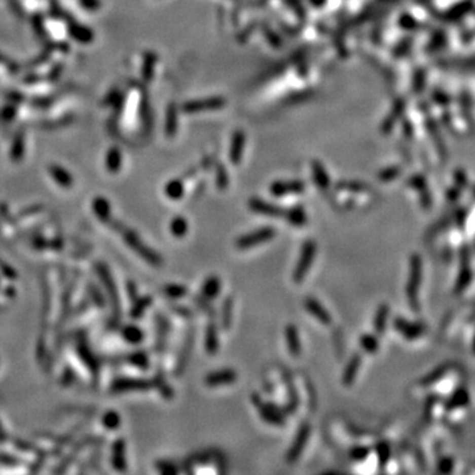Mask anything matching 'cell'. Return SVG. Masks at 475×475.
<instances>
[{
	"mask_svg": "<svg viewBox=\"0 0 475 475\" xmlns=\"http://www.w3.org/2000/svg\"><path fill=\"white\" fill-rule=\"evenodd\" d=\"M153 387V382L147 379L119 378L113 383L114 392H128V391H148Z\"/></svg>",
	"mask_w": 475,
	"mask_h": 475,
	"instance_id": "cell-6",
	"label": "cell"
},
{
	"mask_svg": "<svg viewBox=\"0 0 475 475\" xmlns=\"http://www.w3.org/2000/svg\"><path fill=\"white\" fill-rule=\"evenodd\" d=\"M205 349L207 354L215 355L220 350V339H218V327L214 321L207 323L206 333H205Z\"/></svg>",
	"mask_w": 475,
	"mask_h": 475,
	"instance_id": "cell-16",
	"label": "cell"
},
{
	"mask_svg": "<svg viewBox=\"0 0 475 475\" xmlns=\"http://www.w3.org/2000/svg\"><path fill=\"white\" fill-rule=\"evenodd\" d=\"M165 196L170 200H179L184 196V184L179 179H172L165 185Z\"/></svg>",
	"mask_w": 475,
	"mask_h": 475,
	"instance_id": "cell-29",
	"label": "cell"
},
{
	"mask_svg": "<svg viewBox=\"0 0 475 475\" xmlns=\"http://www.w3.org/2000/svg\"><path fill=\"white\" fill-rule=\"evenodd\" d=\"M111 463L113 467L118 471H126L127 459H126V444L122 439H118L113 444V454H111Z\"/></svg>",
	"mask_w": 475,
	"mask_h": 475,
	"instance_id": "cell-14",
	"label": "cell"
},
{
	"mask_svg": "<svg viewBox=\"0 0 475 475\" xmlns=\"http://www.w3.org/2000/svg\"><path fill=\"white\" fill-rule=\"evenodd\" d=\"M156 468L163 475H176L178 472V467L170 461H159L156 463Z\"/></svg>",
	"mask_w": 475,
	"mask_h": 475,
	"instance_id": "cell-39",
	"label": "cell"
},
{
	"mask_svg": "<svg viewBox=\"0 0 475 475\" xmlns=\"http://www.w3.org/2000/svg\"><path fill=\"white\" fill-rule=\"evenodd\" d=\"M313 178L321 189H326L330 184L329 174L319 163H313Z\"/></svg>",
	"mask_w": 475,
	"mask_h": 475,
	"instance_id": "cell-28",
	"label": "cell"
},
{
	"mask_svg": "<svg viewBox=\"0 0 475 475\" xmlns=\"http://www.w3.org/2000/svg\"><path fill=\"white\" fill-rule=\"evenodd\" d=\"M99 273H100V279H102V281H103L106 289L108 290V293H110L111 301H113V305H114V310H117L118 316H119V313H120L119 297H118L117 286L114 285L113 277H111L110 272H108V269H107L106 267H100Z\"/></svg>",
	"mask_w": 475,
	"mask_h": 475,
	"instance_id": "cell-19",
	"label": "cell"
},
{
	"mask_svg": "<svg viewBox=\"0 0 475 475\" xmlns=\"http://www.w3.org/2000/svg\"><path fill=\"white\" fill-rule=\"evenodd\" d=\"M102 424L108 430H117L120 426V416L115 411H108L102 417Z\"/></svg>",
	"mask_w": 475,
	"mask_h": 475,
	"instance_id": "cell-34",
	"label": "cell"
},
{
	"mask_svg": "<svg viewBox=\"0 0 475 475\" xmlns=\"http://www.w3.org/2000/svg\"><path fill=\"white\" fill-rule=\"evenodd\" d=\"M123 238L124 242H126L141 259L150 263L151 266L160 267L163 264V258L160 256V253L156 252V251L151 248V247L145 246L143 240L139 238V235H137L136 233H133L132 230H124Z\"/></svg>",
	"mask_w": 475,
	"mask_h": 475,
	"instance_id": "cell-1",
	"label": "cell"
},
{
	"mask_svg": "<svg viewBox=\"0 0 475 475\" xmlns=\"http://www.w3.org/2000/svg\"><path fill=\"white\" fill-rule=\"evenodd\" d=\"M389 309L386 304H383L378 308V312L375 314V319H374V326H375V332L378 334H383L386 332L387 326V318H388Z\"/></svg>",
	"mask_w": 475,
	"mask_h": 475,
	"instance_id": "cell-25",
	"label": "cell"
},
{
	"mask_svg": "<svg viewBox=\"0 0 475 475\" xmlns=\"http://www.w3.org/2000/svg\"><path fill=\"white\" fill-rule=\"evenodd\" d=\"M225 104V100L221 98H209V99H201V100H193V102H188L184 106V110L188 113H197V111H206V110H215V108H221Z\"/></svg>",
	"mask_w": 475,
	"mask_h": 475,
	"instance_id": "cell-15",
	"label": "cell"
},
{
	"mask_svg": "<svg viewBox=\"0 0 475 475\" xmlns=\"http://www.w3.org/2000/svg\"><path fill=\"white\" fill-rule=\"evenodd\" d=\"M229 184V177H227V173L225 170V168H220L218 172H216V185L220 189H225Z\"/></svg>",
	"mask_w": 475,
	"mask_h": 475,
	"instance_id": "cell-41",
	"label": "cell"
},
{
	"mask_svg": "<svg viewBox=\"0 0 475 475\" xmlns=\"http://www.w3.org/2000/svg\"><path fill=\"white\" fill-rule=\"evenodd\" d=\"M170 322L161 313L156 314V351L163 352L166 346V337L169 334Z\"/></svg>",
	"mask_w": 475,
	"mask_h": 475,
	"instance_id": "cell-13",
	"label": "cell"
},
{
	"mask_svg": "<svg viewBox=\"0 0 475 475\" xmlns=\"http://www.w3.org/2000/svg\"><path fill=\"white\" fill-rule=\"evenodd\" d=\"M244 145V135L242 133H236L235 140H234V144L231 148V152H230V160H231V163L238 164L240 161V156H242V147Z\"/></svg>",
	"mask_w": 475,
	"mask_h": 475,
	"instance_id": "cell-33",
	"label": "cell"
},
{
	"mask_svg": "<svg viewBox=\"0 0 475 475\" xmlns=\"http://www.w3.org/2000/svg\"><path fill=\"white\" fill-rule=\"evenodd\" d=\"M249 209L252 210L253 213L260 214V215H266V216H272V218H280V216L285 215V209H282V207L277 206V205H273L271 202H267V201L259 200V198H251L248 202Z\"/></svg>",
	"mask_w": 475,
	"mask_h": 475,
	"instance_id": "cell-7",
	"label": "cell"
},
{
	"mask_svg": "<svg viewBox=\"0 0 475 475\" xmlns=\"http://www.w3.org/2000/svg\"><path fill=\"white\" fill-rule=\"evenodd\" d=\"M238 375L236 372L231 369H225L220 370V371L210 372L209 375L205 378V384L207 387H220V386H227V384H233L236 380Z\"/></svg>",
	"mask_w": 475,
	"mask_h": 475,
	"instance_id": "cell-9",
	"label": "cell"
},
{
	"mask_svg": "<svg viewBox=\"0 0 475 475\" xmlns=\"http://www.w3.org/2000/svg\"><path fill=\"white\" fill-rule=\"evenodd\" d=\"M285 339L288 351L292 356H299L301 354V341H300V334L297 330V326L288 325L285 327Z\"/></svg>",
	"mask_w": 475,
	"mask_h": 475,
	"instance_id": "cell-17",
	"label": "cell"
},
{
	"mask_svg": "<svg viewBox=\"0 0 475 475\" xmlns=\"http://www.w3.org/2000/svg\"><path fill=\"white\" fill-rule=\"evenodd\" d=\"M252 403L256 406L259 415L267 424L273 426H284L286 424V413L285 411L280 409L279 407L264 403L258 395L252 396Z\"/></svg>",
	"mask_w": 475,
	"mask_h": 475,
	"instance_id": "cell-3",
	"label": "cell"
},
{
	"mask_svg": "<svg viewBox=\"0 0 475 475\" xmlns=\"http://www.w3.org/2000/svg\"><path fill=\"white\" fill-rule=\"evenodd\" d=\"M369 453L370 450L367 446H354V448H351V450H350V458L355 462H362L369 457Z\"/></svg>",
	"mask_w": 475,
	"mask_h": 475,
	"instance_id": "cell-38",
	"label": "cell"
},
{
	"mask_svg": "<svg viewBox=\"0 0 475 475\" xmlns=\"http://www.w3.org/2000/svg\"><path fill=\"white\" fill-rule=\"evenodd\" d=\"M194 301H196L197 305L200 306V308L203 310V312H206L207 314H210V316H214V314H215V310L213 309V306H210L209 300H207V299L200 296V297H196V299H194Z\"/></svg>",
	"mask_w": 475,
	"mask_h": 475,
	"instance_id": "cell-40",
	"label": "cell"
},
{
	"mask_svg": "<svg viewBox=\"0 0 475 475\" xmlns=\"http://www.w3.org/2000/svg\"><path fill=\"white\" fill-rule=\"evenodd\" d=\"M305 309L312 314L317 321L322 323V325H330L332 323V316L330 313L322 306V304L319 303L318 300L313 299V297H308L304 303Z\"/></svg>",
	"mask_w": 475,
	"mask_h": 475,
	"instance_id": "cell-12",
	"label": "cell"
},
{
	"mask_svg": "<svg viewBox=\"0 0 475 475\" xmlns=\"http://www.w3.org/2000/svg\"><path fill=\"white\" fill-rule=\"evenodd\" d=\"M309 437H310V425L308 424V422H304L303 425L299 428V430H297L296 437H295L292 445H290L289 450H288V454H286V461L289 462V463H293V462H296L297 459L301 457L306 444H308V441H309Z\"/></svg>",
	"mask_w": 475,
	"mask_h": 475,
	"instance_id": "cell-5",
	"label": "cell"
},
{
	"mask_svg": "<svg viewBox=\"0 0 475 475\" xmlns=\"http://www.w3.org/2000/svg\"><path fill=\"white\" fill-rule=\"evenodd\" d=\"M284 218H286L288 223L295 227H303L306 225L308 216L303 206H293L285 211Z\"/></svg>",
	"mask_w": 475,
	"mask_h": 475,
	"instance_id": "cell-21",
	"label": "cell"
},
{
	"mask_svg": "<svg viewBox=\"0 0 475 475\" xmlns=\"http://www.w3.org/2000/svg\"><path fill=\"white\" fill-rule=\"evenodd\" d=\"M276 235V230L271 226H264L260 227V229L255 230V231H251V233L246 234V235H242L240 238H238L235 242L236 248L239 249H248L252 248V247L259 246V244H263V243L268 242Z\"/></svg>",
	"mask_w": 475,
	"mask_h": 475,
	"instance_id": "cell-4",
	"label": "cell"
},
{
	"mask_svg": "<svg viewBox=\"0 0 475 475\" xmlns=\"http://www.w3.org/2000/svg\"><path fill=\"white\" fill-rule=\"evenodd\" d=\"M474 351H475V345H474Z\"/></svg>",
	"mask_w": 475,
	"mask_h": 475,
	"instance_id": "cell-44",
	"label": "cell"
},
{
	"mask_svg": "<svg viewBox=\"0 0 475 475\" xmlns=\"http://www.w3.org/2000/svg\"><path fill=\"white\" fill-rule=\"evenodd\" d=\"M233 310H234V299L226 297L223 300L222 308H221V326L223 330H229L233 323Z\"/></svg>",
	"mask_w": 475,
	"mask_h": 475,
	"instance_id": "cell-22",
	"label": "cell"
},
{
	"mask_svg": "<svg viewBox=\"0 0 475 475\" xmlns=\"http://www.w3.org/2000/svg\"><path fill=\"white\" fill-rule=\"evenodd\" d=\"M151 304H152V297L151 296L137 297L133 301V306L132 309H131V317L132 318H140L144 314V312L150 308Z\"/></svg>",
	"mask_w": 475,
	"mask_h": 475,
	"instance_id": "cell-27",
	"label": "cell"
},
{
	"mask_svg": "<svg viewBox=\"0 0 475 475\" xmlns=\"http://www.w3.org/2000/svg\"><path fill=\"white\" fill-rule=\"evenodd\" d=\"M221 289H222V282H221L220 277H216V276H210L205 280V282L202 284V289H201V293H202V297L207 299L209 301L211 300L216 299V297L220 296Z\"/></svg>",
	"mask_w": 475,
	"mask_h": 475,
	"instance_id": "cell-20",
	"label": "cell"
},
{
	"mask_svg": "<svg viewBox=\"0 0 475 475\" xmlns=\"http://www.w3.org/2000/svg\"><path fill=\"white\" fill-rule=\"evenodd\" d=\"M94 213L97 214L98 218L103 222H108L110 220V205L104 198H98L94 202Z\"/></svg>",
	"mask_w": 475,
	"mask_h": 475,
	"instance_id": "cell-32",
	"label": "cell"
},
{
	"mask_svg": "<svg viewBox=\"0 0 475 475\" xmlns=\"http://www.w3.org/2000/svg\"><path fill=\"white\" fill-rule=\"evenodd\" d=\"M122 337L126 342L131 345H139L144 341V333L136 325H127L122 330Z\"/></svg>",
	"mask_w": 475,
	"mask_h": 475,
	"instance_id": "cell-24",
	"label": "cell"
},
{
	"mask_svg": "<svg viewBox=\"0 0 475 475\" xmlns=\"http://www.w3.org/2000/svg\"><path fill=\"white\" fill-rule=\"evenodd\" d=\"M304 189H305V184L303 181H276L269 188L271 194L275 197L303 193Z\"/></svg>",
	"mask_w": 475,
	"mask_h": 475,
	"instance_id": "cell-8",
	"label": "cell"
},
{
	"mask_svg": "<svg viewBox=\"0 0 475 475\" xmlns=\"http://www.w3.org/2000/svg\"><path fill=\"white\" fill-rule=\"evenodd\" d=\"M127 290H128V295H130L131 300H132V303H133V301L137 299V288H136V285H135L133 282H128V285H127Z\"/></svg>",
	"mask_w": 475,
	"mask_h": 475,
	"instance_id": "cell-43",
	"label": "cell"
},
{
	"mask_svg": "<svg viewBox=\"0 0 475 475\" xmlns=\"http://www.w3.org/2000/svg\"><path fill=\"white\" fill-rule=\"evenodd\" d=\"M127 359H128V362H130L131 364H133L135 367H137V369L147 370L150 367V358L147 355V352L141 351V350L131 352Z\"/></svg>",
	"mask_w": 475,
	"mask_h": 475,
	"instance_id": "cell-31",
	"label": "cell"
},
{
	"mask_svg": "<svg viewBox=\"0 0 475 475\" xmlns=\"http://www.w3.org/2000/svg\"><path fill=\"white\" fill-rule=\"evenodd\" d=\"M155 384L159 387L160 393H161L165 399H172L174 392H173L172 387H170L168 383H165L163 375H157L156 378H155V380H153V386H155Z\"/></svg>",
	"mask_w": 475,
	"mask_h": 475,
	"instance_id": "cell-37",
	"label": "cell"
},
{
	"mask_svg": "<svg viewBox=\"0 0 475 475\" xmlns=\"http://www.w3.org/2000/svg\"><path fill=\"white\" fill-rule=\"evenodd\" d=\"M284 380L286 382V387H288V404L285 407V413H293L299 408V395H297V389L295 388L292 383V378H290L289 372L284 374Z\"/></svg>",
	"mask_w": 475,
	"mask_h": 475,
	"instance_id": "cell-23",
	"label": "cell"
},
{
	"mask_svg": "<svg viewBox=\"0 0 475 475\" xmlns=\"http://www.w3.org/2000/svg\"><path fill=\"white\" fill-rule=\"evenodd\" d=\"M164 295L172 300H179L188 295V288L182 284H168L164 286Z\"/></svg>",
	"mask_w": 475,
	"mask_h": 475,
	"instance_id": "cell-30",
	"label": "cell"
},
{
	"mask_svg": "<svg viewBox=\"0 0 475 475\" xmlns=\"http://www.w3.org/2000/svg\"><path fill=\"white\" fill-rule=\"evenodd\" d=\"M317 246L314 240L309 239L305 240L301 247V252H300V258L297 260V264L293 269V281L295 282H301L305 279L306 273L309 272L310 267L313 264L314 256H316Z\"/></svg>",
	"mask_w": 475,
	"mask_h": 475,
	"instance_id": "cell-2",
	"label": "cell"
},
{
	"mask_svg": "<svg viewBox=\"0 0 475 475\" xmlns=\"http://www.w3.org/2000/svg\"><path fill=\"white\" fill-rule=\"evenodd\" d=\"M359 342H360L362 349L366 352H369V354H374V352L378 351L379 342L376 337L372 336V334H363L360 339H359Z\"/></svg>",
	"mask_w": 475,
	"mask_h": 475,
	"instance_id": "cell-35",
	"label": "cell"
},
{
	"mask_svg": "<svg viewBox=\"0 0 475 475\" xmlns=\"http://www.w3.org/2000/svg\"><path fill=\"white\" fill-rule=\"evenodd\" d=\"M194 343V333L193 330L186 336L185 342L182 345V349L179 350L178 354V359H177L176 367H174V374L177 376L182 375V372L185 371L186 366H188V362H189L190 354H192V347H193Z\"/></svg>",
	"mask_w": 475,
	"mask_h": 475,
	"instance_id": "cell-11",
	"label": "cell"
},
{
	"mask_svg": "<svg viewBox=\"0 0 475 475\" xmlns=\"http://www.w3.org/2000/svg\"><path fill=\"white\" fill-rule=\"evenodd\" d=\"M420 275H421V263H420L419 256H413L411 259V276H409L408 288L407 293L411 300L413 306H416V295H417V284L420 281Z\"/></svg>",
	"mask_w": 475,
	"mask_h": 475,
	"instance_id": "cell-10",
	"label": "cell"
},
{
	"mask_svg": "<svg viewBox=\"0 0 475 475\" xmlns=\"http://www.w3.org/2000/svg\"><path fill=\"white\" fill-rule=\"evenodd\" d=\"M360 364H362V355L360 354H354L350 358L349 362H347V364H346L345 371L342 374V382L345 386H351L352 383H354Z\"/></svg>",
	"mask_w": 475,
	"mask_h": 475,
	"instance_id": "cell-18",
	"label": "cell"
},
{
	"mask_svg": "<svg viewBox=\"0 0 475 475\" xmlns=\"http://www.w3.org/2000/svg\"><path fill=\"white\" fill-rule=\"evenodd\" d=\"M170 308H172L173 312L176 313V314H178L179 317H184V318H192V317H193V312L190 309H188L186 306L172 305Z\"/></svg>",
	"mask_w": 475,
	"mask_h": 475,
	"instance_id": "cell-42",
	"label": "cell"
},
{
	"mask_svg": "<svg viewBox=\"0 0 475 475\" xmlns=\"http://www.w3.org/2000/svg\"><path fill=\"white\" fill-rule=\"evenodd\" d=\"M375 452L378 454V459L380 462V465L386 466L387 462L389 461V457H391V448L387 442H379L378 445L375 448Z\"/></svg>",
	"mask_w": 475,
	"mask_h": 475,
	"instance_id": "cell-36",
	"label": "cell"
},
{
	"mask_svg": "<svg viewBox=\"0 0 475 475\" xmlns=\"http://www.w3.org/2000/svg\"><path fill=\"white\" fill-rule=\"evenodd\" d=\"M188 229H189L188 221L181 215L174 216L169 225L170 234H172L174 238H184V236L186 235V233H188Z\"/></svg>",
	"mask_w": 475,
	"mask_h": 475,
	"instance_id": "cell-26",
	"label": "cell"
}]
</instances>
